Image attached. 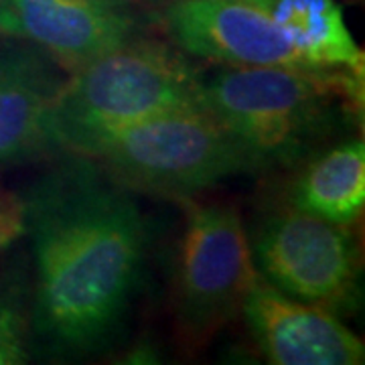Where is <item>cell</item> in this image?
I'll list each match as a JSON object with an SVG mask.
<instances>
[{
	"instance_id": "6da1fadb",
	"label": "cell",
	"mask_w": 365,
	"mask_h": 365,
	"mask_svg": "<svg viewBox=\"0 0 365 365\" xmlns=\"http://www.w3.org/2000/svg\"><path fill=\"white\" fill-rule=\"evenodd\" d=\"M23 215L33 232L41 339L61 353L100 349L143 266L146 225L130 189L78 170L45 185Z\"/></svg>"
},
{
	"instance_id": "7a4b0ae2",
	"label": "cell",
	"mask_w": 365,
	"mask_h": 365,
	"mask_svg": "<svg viewBox=\"0 0 365 365\" xmlns=\"http://www.w3.org/2000/svg\"><path fill=\"white\" fill-rule=\"evenodd\" d=\"M203 108L232 134L254 169L290 165L364 102V78L304 67L222 66L203 79Z\"/></svg>"
},
{
	"instance_id": "3957f363",
	"label": "cell",
	"mask_w": 365,
	"mask_h": 365,
	"mask_svg": "<svg viewBox=\"0 0 365 365\" xmlns=\"http://www.w3.org/2000/svg\"><path fill=\"white\" fill-rule=\"evenodd\" d=\"M203 78L179 49L134 39L63 79L53 106V140L86 157L112 132L179 108L203 106Z\"/></svg>"
},
{
	"instance_id": "277c9868",
	"label": "cell",
	"mask_w": 365,
	"mask_h": 365,
	"mask_svg": "<svg viewBox=\"0 0 365 365\" xmlns=\"http://www.w3.org/2000/svg\"><path fill=\"white\" fill-rule=\"evenodd\" d=\"M126 189L185 199L254 169L248 155L203 106L179 108L112 132L91 146Z\"/></svg>"
},
{
	"instance_id": "5b68a950",
	"label": "cell",
	"mask_w": 365,
	"mask_h": 365,
	"mask_svg": "<svg viewBox=\"0 0 365 365\" xmlns=\"http://www.w3.org/2000/svg\"><path fill=\"white\" fill-rule=\"evenodd\" d=\"M185 205V230L173 284V314L179 337L201 347L235 321L260 280L240 211L227 203Z\"/></svg>"
},
{
	"instance_id": "8992f818",
	"label": "cell",
	"mask_w": 365,
	"mask_h": 365,
	"mask_svg": "<svg viewBox=\"0 0 365 365\" xmlns=\"http://www.w3.org/2000/svg\"><path fill=\"white\" fill-rule=\"evenodd\" d=\"M250 246L260 278L288 297L335 314L355 302L359 246L347 225L288 205L262 222Z\"/></svg>"
},
{
	"instance_id": "52a82bcc",
	"label": "cell",
	"mask_w": 365,
	"mask_h": 365,
	"mask_svg": "<svg viewBox=\"0 0 365 365\" xmlns=\"http://www.w3.org/2000/svg\"><path fill=\"white\" fill-rule=\"evenodd\" d=\"M130 0H0V33L73 73L134 39Z\"/></svg>"
},
{
	"instance_id": "ba28073f",
	"label": "cell",
	"mask_w": 365,
	"mask_h": 365,
	"mask_svg": "<svg viewBox=\"0 0 365 365\" xmlns=\"http://www.w3.org/2000/svg\"><path fill=\"white\" fill-rule=\"evenodd\" d=\"M165 26L179 49L209 63L314 69L272 19L246 0H175Z\"/></svg>"
},
{
	"instance_id": "9c48e42d",
	"label": "cell",
	"mask_w": 365,
	"mask_h": 365,
	"mask_svg": "<svg viewBox=\"0 0 365 365\" xmlns=\"http://www.w3.org/2000/svg\"><path fill=\"white\" fill-rule=\"evenodd\" d=\"M274 365H361L365 345L335 313L292 299L260 278L242 309Z\"/></svg>"
},
{
	"instance_id": "30bf717a",
	"label": "cell",
	"mask_w": 365,
	"mask_h": 365,
	"mask_svg": "<svg viewBox=\"0 0 365 365\" xmlns=\"http://www.w3.org/2000/svg\"><path fill=\"white\" fill-rule=\"evenodd\" d=\"M41 51L0 49V165L55 146L53 106L63 79Z\"/></svg>"
},
{
	"instance_id": "8fae6325",
	"label": "cell",
	"mask_w": 365,
	"mask_h": 365,
	"mask_svg": "<svg viewBox=\"0 0 365 365\" xmlns=\"http://www.w3.org/2000/svg\"><path fill=\"white\" fill-rule=\"evenodd\" d=\"M272 19L314 69L364 78V51L335 0H246Z\"/></svg>"
},
{
	"instance_id": "7c38bea8",
	"label": "cell",
	"mask_w": 365,
	"mask_h": 365,
	"mask_svg": "<svg viewBox=\"0 0 365 365\" xmlns=\"http://www.w3.org/2000/svg\"><path fill=\"white\" fill-rule=\"evenodd\" d=\"M288 203L327 222L351 227L365 205V146L347 140L309 163L292 182Z\"/></svg>"
},
{
	"instance_id": "4fadbf2b",
	"label": "cell",
	"mask_w": 365,
	"mask_h": 365,
	"mask_svg": "<svg viewBox=\"0 0 365 365\" xmlns=\"http://www.w3.org/2000/svg\"><path fill=\"white\" fill-rule=\"evenodd\" d=\"M26 325L19 307L4 304L0 307V365L25 364Z\"/></svg>"
},
{
	"instance_id": "5bb4252c",
	"label": "cell",
	"mask_w": 365,
	"mask_h": 365,
	"mask_svg": "<svg viewBox=\"0 0 365 365\" xmlns=\"http://www.w3.org/2000/svg\"><path fill=\"white\" fill-rule=\"evenodd\" d=\"M21 227H25L23 209L14 203L11 197L0 193V248L13 242Z\"/></svg>"
}]
</instances>
